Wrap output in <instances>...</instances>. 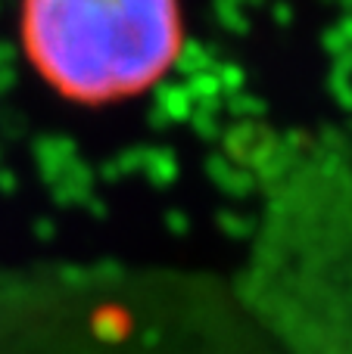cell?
<instances>
[{
	"label": "cell",
	"mask_w": 352,
	"mask_h": 354,
	"mask_svg": "<svg viewBox=\"0 0 352 354\" xmlns=\"http://www.w3.org/2000/svg\"><path fill=\"white\" fill-rule=\"evenodd\" d=\"M31 72L78 106H109L159 84L184 50L181 0H19Z\"/></svg>",
	"instance_id": "obj_1"
}]
</instances>
